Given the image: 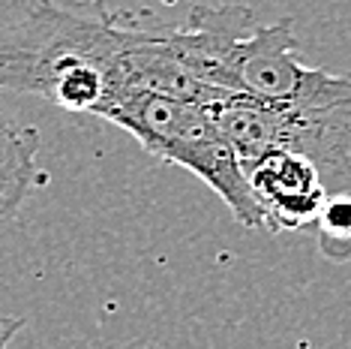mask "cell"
<instances>
[{"instance_id": "cell-2", "label": "cell", "mask_w": 351, "mask_h": 349, "mask_svg": "<svg viewBox=\"0 0 351 349\" xmlns=\"http://www.w3.org/2000/svg\"><path fill=\"white\" fill-rule=\"evenodd\" d=\"M97 117L126 130L147 154L204 181L246 229H265L234 148L222 136L210 106L169 93H121Z\"/></svg>"}, {"instance_id": "cell-1", "label": "cell", "mask_w": 351, "mask_h": 349, "mask_svg": "<svg viewBox=\"0 0 351 349\" xmlns=\"http://www.w3.org/2000/svg\"><path fill=\"white\" fill-rule=\"evenodd\" d=\"M169 34L189 73L213 91L298 109L351 102V73H327L298 58L291 19L261 25L250 6L198 3L186 25Z\"/></svg>"}, {"instance_id": "cell-3", "label": "cell", "mask_w": 351, "mask_h": 349, "mask_svg": "<svg viewBox=\"0 0 351 349\" xmlns=\"http://www.w3.org/2000/svg\"><path fill=\"white\" fill-rule=\"evenodd\" d=\"M210 112L241 166L265 154H294L318 169L327 196L351 193V102L298 109L222 93Z\"/></svg>"}, {"instance_id": "cell-8", "label": "cell", "mask_w": 351, "mask_h": 349, "mask_svg": "<svg viewBox=\"0 0 351 349\" xmlns=\"http://www.w3.org/2000/svg\"><path fill=\"white\" fill-rule=\"evenodd\" d=\"M0 19H3V0H0Z\"/></svg>"}, {"instance_id": "cell-6", "label": "cell", "mask_w": 351, "mask_h": 349, "mask_svg": "<svg viewBox=\"0 0 351 349\" xmlns=\"http://www.w3.org/2000/svg\"><path fill=\"white\" fill-rule=\"evenodd\" d=\"M315 235L324 256L337 262L351 256V193L327 196V205L315 223Z\"/></svg>"}, {"instance_id": "cell-4", "label": "cell", "mask_w": 351, "mask_h": 349, "mask_svg": "<svg viewBox=\"0 0 351 349\" xmlns=\"http://www.w3.org/2000/svg\"><path fill=\"white\" fill-rule=\"evenodd\" d=\"M241 169L267 232L315 229L327 205V187L309 160L294 154H265Z\"/></svg>"}, {"instance_id": "cell-5", "label": "cell", "mask_w": 351, "mask_h": 349, "mask_svg": "<svg viewBox=\"0 0 351 349\" xmlns=\"http://www.w3.org/2000/svg\"><path fill=\"white\" fill-rule=\"evenodd\" d=\"M39 133L0 117V226L10 223L36 184Z\"/></svg>"}, {"instance_id": "cell-7", "label": "cell", "mask_w": 351, "mask_h": 349, "mask_svg": "<svg viewBox=\"0 0 351 349\" xmlns=\"http://www.w3.org/2000/svg\"><path fill=\"white\" fill-rule=\"evenodd\" d=\"M21 328H25V319H21V316H6V313H0V349L10 346L12 337L19 335Z\"/></svg>"}]
</instances>
